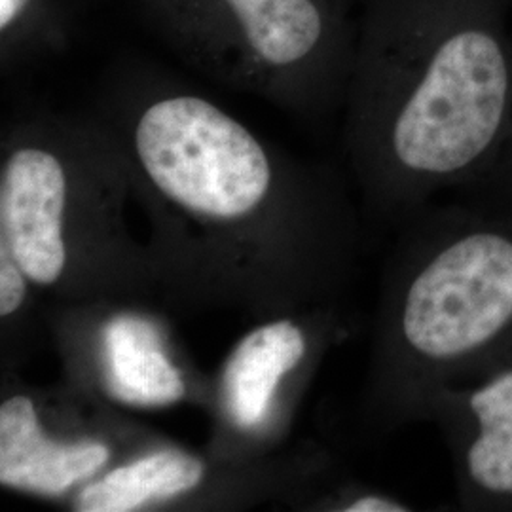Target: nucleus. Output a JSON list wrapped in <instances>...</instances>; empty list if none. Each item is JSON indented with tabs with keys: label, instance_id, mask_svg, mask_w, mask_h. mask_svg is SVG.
<instances>
[{
	"label": "nucleus",
	"instance_id": "nucleus-1",
	"mask_svg": "<svg viewBox=\"0 0 512 512\" xmlns=\"http://www.w3.org/2000/svg\"><path fill=\"white\" fill-rule=\"evenodd\" d=\"M95 114L147 213L165 304L256 321L342 304L359 266L361 220L338 175L162 74L118 76Z\"/></svg>",
	"mask_w": 512,
	"mask_h": 512
},
{
	"label": "nucleus",
	"instance_id": "nucleus-2",
	"mask_svg": "<svg viewBox=\"0 0 512 512\" xmlns=\"http://www.w3.org/2000/svg\"><path fill=\"white\" fill-rule=\"evenodd\" d=\"M344 150L370 219L399 228L475 186L512 128V0H357Z\"/></svg>",
	"mask_w": 512,
	"mask_h": 512
},
{
	"label": "nucleus",
	"instance_id": "nucleus-3",
	"mask_svg": "<svg viewBox=\"0 0 512 512\" xmlns=\"http://www.w3.org/2000/svg\"><path fill=\"white\" fill-rule=\"evenodd\" d=\"M512 365V205L446 196L397 228L359 414L368 431L427 421L440 391Z\"/></svg>",
	"mask_w": 512,
	"mask_h": 512
},
{
	"label": "nucleus",
	"instance_id": "nucleus-4",
	"mask_svg": "<svg viewBox=\"0 0 512 512\" xmlns=\"http://www.w3.org/2000/svg\"><path fill=\"white\" fill-rule=\"evenodd\" d=\"M129 200L124 152L95 112H33L2 131L0 241L54 304L160 298Z\"/></svg>",
	"mask_w": 512,
	"mask_h": 512
},
{
	"label": "nucleus",
	"instance_id": "nucleus-5",
	"mask_svg": "<svg viewBox=\"0 0 512 512\" xmlns=\"http://www.w3.org/2000/svg\"><path fill=\"white\" fill-rule=\"evenodd\" d=\"M188 67L302 118L344 107L357 0H137Z\"/></svg>",
	"mask_w": 512,
	"mask_h": 512
},
{
	"label": "nucleus",
	"instance_id": "nucleus-6",
	"mask_svg": "<svg viewBox=\"0 0 512 512\" xmlns=\"http://www.w3.org/2000/svg\"><path fill=\"white\" fill-rule=\"evenodd\" d=\"M346 475L325 444L304 440L255 459H220L160 439L137 450L69 499L74 512H222L306 505Z\"/></svg>",
	"mask_w": 512,
	"mask_h": 512
},
{
	"label": "nucleus",
	"instance_id": "nucleus-7",
	"mask_svg": "<svg viewBox=\"0 0 512 512\" xmlns=\"http://www.w3.org/2000/svg\"><path fill=\"white\" fill-rule=\"evenodd\" d=\"M2 374L0 486L8 492L69 501L84 484L162 437L69 380L35 387L12 370Z\"/></svg>",
	"mask_w": 512,
	"mask_h": 512
},
{
	"label": "nucleus",
	"instance_id": "nucleus-8",
	"mask_svg": "<svg viewBox=\"0 0 512 512\" xmlns=\"http://www.w3.org/2000/svg\"><path fill=\"white\" fill-rule=\"evenodd\" d=\"M340 308L321 306L270 317L239 338L213 382L205 452L243 461L287 446L315 374L346 336Z\"/></svg>",
	"mask_w": 512,
	"mask_h": 512
},
{
	"label": "nucleus",
	"instance_id": "nucleus-9",
	"mask_svg": "<svg viewBox=\"0 0 512 512\" xmlns=\"http://www.w3.org/2000/svg\"><path fill=\"white\" fill-rule=\"evenodd\" d=\"M48 325L71 384L118 408L209 406L213 382L177 348L145 302L54 304Z\"/></svg>",
	"mask_w": 512,
	"mask_h": 512
},
{
	"label": "nucleus",
	"instance_id": "nucleus-10",
	"mask_svg": "<svg viewBox=\"0 0 512 512\" xmlns=\"http://www.w3.org/2000/svg\"><path fill=\"white\" fill-rule=\"evenodd\" d=\"M427 421L450 452L459 509L512 512V365L440 391Z\"/></svg>",
	"mask_w": 512,
	"mask_h": 512
},
{
	"label": "nucleus",
	"instance_id": "nucleus-11",
	"mask_svg": "<svg viewBox=\"0 0 512 512\" xmlns=\"http://www.w3.org/2000/svg\"><path fill=\"white\" fill-rule=\"evenodd\" d=\"M65 0H0V61L14 69L69 44Z\"/></svg>",
	"mask_w": 512,
	"mask_h": 512
},
{
	"label": "nucleus",
	"instance_id": "nucleus-12",
	"mask_svg": "<svg viewBox=\"0 0 512 512\" xmlns=\"http://www.w3.org/2000/svg\"><path fill=\"white\" fill-rule=\"evenodd\" d=\"M38 289L25 274L12 249L0 241V327L2 361L12 359L23 348L27 329L35 311Z\"/></svg>",
	"mask_w": 512,
	"mask_h": 512
},
{
	"label": "nucleus",
	"instance_id": "nucleus-13",
	"mask_svg": "<svg viewBox=\"0 0 512 512\" xmlns=\"http://www.w3.org/2000/svg\"><path fill=\"white\" fill-rule=\"evenodd\" d=\"M416 507L403 497L344 475L327 490L313 497L306 511L323 512H410Z\"/></svg>",
	"mask_w": 512,
	"mask_h": 512
},
{
	"label": "nucleus",
	"instance_id": "nucleus-14",
	"mask_svg": "<svg viewBox=\"0 0 512 512\" xmlns=\"http://www.w3.org/2000/svg\"><path fill=\"white\" fill-rule=\"evenodd\" d=\"M454 196H471L486 202L512 205V128L505 147L499 152L488 173L475 186Z\"/></svg>",
	"mask_w": 512,
	"mask_h": 512
}]
</instances>
